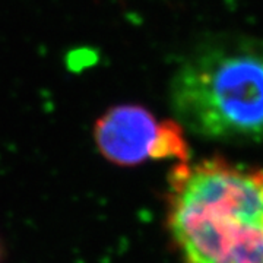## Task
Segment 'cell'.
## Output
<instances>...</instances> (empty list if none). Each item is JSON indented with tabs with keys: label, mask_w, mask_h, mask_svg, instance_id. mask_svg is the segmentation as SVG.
Returning a JSON list of instances; mask_svg holds the SVG:
<instances>
[{
	"label": "cell",
	"mask_w": 263,
	"mask_h": 263,
	"mask_svg": "<svg viewBox=\"0 0 263 263\" xmlns=\"http://www.w3.org/2000/svg\"><path fill=\"white\" fill-rule=\"evenodd\" d=\"M165 203L183 263H263V168L224 158L179 162Z\"/></svg>",
	"instance_id": "6da1fadb"
},
{
	"label": "cell",
	"mask_w": 263,
	"mask_h": 263,
	"mask_svg": "<svg viewBox=\"0 0 263 263\" xmlns=\"http://www.w3.org/2000/svg\"><path fill=\"white\" fill-rule=\"evenodd\" d=\"M174 120L208 141H263V41L219 34L202 40L170 84Z\"/></svg>",
	"instance_id": "7a4b0ae2"
},
{
	"label": "cell",
	"mask_w": 263,
	"mask_h": 263,
	"mask_svg": "<svg viewBox=\"0 0 263 263\" xmlns=\"http://www.w3.org/2000/svg\"><path fill=\"white\" fill-rule=\"evenodd\" d=\"M184 132L177 120L160 122L142 105L120 104L97 119L94 142L104 160L117 167H138L146 161L184 162L189 161Z\"/></svg>",
	"instance_id": "3957f363"
},
{
	"label": "cell",
	"mask_w": 263,
	"mask_h": 263,
	"mask_svg": "<svg viewBox=\"0 0 263 263\" xmlns=\"http://www.w3.org/2000/svg\"><path fill=\"white\" fill-rule=\"evenodd\" d=\"M3 262V247H2V243H0V263Z\"/></svg>",
	"instance_id": "277c9868"
}]
</instances>
